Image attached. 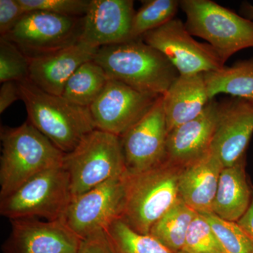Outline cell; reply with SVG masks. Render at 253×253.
<instances>
[{"label":"cell","mask_w":253,"mask_h":253,"mask_svg":"<svg viewBox=\"0 0 253 253\" xmlns=\"http://www.w3.org/2000/svg\"><path fill=\"white\" fill-rule=\"evenodd\" d=\"M94 61L103 68L109 80L159 96L166 94L179 76L162 53L141 38L101 46Z\"/></svg>","instance_id":"1"},{"label":"cell","mask_w":253,"mask_h":253,"mask_svg":"<svg viewBox=\"0 0 253 253\" xmlns=\"http://www.w3.org/2000/svg\"><path fill=\"white\" fill-rule=\"evenodd\" d=\"M0 199L33 176L63 167L64 153L29 121L16 127H1Z\"/></svg>","instance_id":"2"},{"label":"cell","mask_w":253,"mask_h":253,"mask_svg":"<svg viewBox=\"0 0 253 253\" xmlns=\"http://www.w3.org/2000/svg\"><path fill=\"white\" fill-rule=\"evenodd\" d=\"M18 84L28 121L64 154L73 151L96 129L89 108L46 92L30 81Z\"/></svg>","instance_id":"3"},{"label":"cell","mask_w":253,"mask_h":253,"mask_svg":"<svg viewBox=\"0 0 253 253\" xmlns=\"http://www.w3.org/2000/svg\"><path fill=\"white\" fill-rule=\"evenodd\" d=\"M181 169L166 161L145 172L126 174L121 219L136 232L149 234L153 226L180 199Z\"/></svg>","instance_id":"4"},{"label":"cell","mask_w":253,"mask_h":253,"mask_svg":"<svg viewBox=\"0 0 253 253\" xmlns=\"http://www.w3.org/2000/svg\"><path fill=\"white\" fill-rule=\"evenodd\" d=\"M63 168L69 176L73 197L126 174L120 136L95 129L77 147L65 154Z\"/></svg>","instance_id":"5"},{"label":"cell","mask_w":253,"mask_h":253,"mask_svg":"<svg viewBox=\"0 0 253 253\" xmlns=\"http://www.w3.org/2000/svg\"><path fill=\"white\" fill-rule=\"evenodd\" d=\"M190 34L208 42L225 63L241 50L253 48V22L211 0H181Z\"/></svg>","instance_id":"6"},{"label":"cell","mask_w":253,"mask_h":253,"mask_svg":"<svg viewBox=\"0 0 253 253\" xmlns=\"http://www.w3.org/2000/svg\"><path fill=\"white\" fill-rule=\"evenodd\" d=\"M72 198L67 172L63 167L54 168L33 176L0 199V214L10 221L36 217L61 220Z\"/></svg>","instance_id":"7"},{"label":"cell","mask_w":253,"mask_h":253,"mask_svg":"<svg viewBox=\"0 0 253 253\" xmlns=\"http://www.w3.org/2000/svg\"><path fill=\"white\" fill-rule=\"evenodd\" d=\"M83 17H66L45 12L29 11L3 38L11 41L29 59L51 54L77 43Z\"/></svg>","instance_id":"8"},{"label":"cell","mask_w":253,"mask_h":253,"mask_svg":"<svg viewBox=\"0 0 253 253\" xmlns=\"http://www.w3.org/2000/svg\"><path fill=\"white\" fill-rule=\"evenodd\" d=\"M141 39L162 53L179 76L211 72L225 66L212 46L196 41L179 18L148 32Z\"/></svg>","instance_id":"9"},{"label":"cell","mask_w":253,"mask_h":253,"mask_svg":"<svg viewBox=\"0 0 253 253\" xmlns=\"http://www.w3.org/2000/svg\"><path fill=\"white\" fill-rule=\"evenodd\" d=\"M126 176L111 179L73 197L61 220L81 239L107 229L122 215Z\"/></svg>","instance_id":"10"},{"label":"cell","mask_w":253,"mask_h":253,"mask_svg":"<svg viewBox=\"0 0 253 253\" xmlns=\"http://www.w3.org/2000/svg\"><path fill=\"white\" fill-rule=\"evenodd\" d=\"M160 96L109 80L89 108L95 128L121 137L149 112Z\"/></svg>","instance_id":"11"},{"label":"cell","mask_w":253,"mask_h":253,"mask_svg":"<svg viewBox=\"0 0 253 253\" xmlns=\"http://www.w3.org/2000/svg\"><path fill=\"white\" fill-rule=\"evenodd\" d=\"M168 135L161 96L149 112L120 137L127 174H139L165 162Z\"/></svg>","instance_id":"12"},{"label":"cell","mask_w":253,"mask_h":253,"mask_svg":"<svg viewBox=\"0 0 253 253\" xmlns=\"http://www.w3.org/2000/svg\"><path fill=\"white\" fill-rule=\"evenodd\" d=\"M3 253H77L81 239L62 220L37 218L11 220Z\"/></svg>","instance_id":"13"},{"label":"cell","mask_w":253,"mask_h":253,"mask_svg":"<svg viewBox=\"0 0 253 253\" xmlns=\"http://www.w3.org/2000/svg\"><path fill=\"white\" fill-rule=\"evenodd\" d=\"M253 134V102L233 97L219 103L211 151L224 168L245 157Z\"/></svg>","instance_id":"14"},{"label":"cell","mask_w":253,"mask_h":253,"mask_svg":"<svg viewBox=\"0 0 253 253\" xmlns=\"http://www.w3.org/2000/svg\"><path fill=\"white\" fill-rule=\"evenodd\" d=\"M134 4L132 0H90L80 41L97 49L129 41Z\"/></svg>","instance_id":"15"},{"label":"cell","mask_w":253,"mask_h":253,"mask_svg":"<svg viewBox=\"0 0 253 253\" xmlns=\"http://www.w3.org/2000/svg\"><path fill=\"white\" fill-rule=\"evenodd\" d=\"M219 102L212 99L204 112L168 133L166 161L182 168L208 154L217 125Z\"/></svg>","instance_id":"16"},{"label":"cell","mask_w":253,"mask_h":253,"mask_svg":"<svg viewBox=\"0 0 253 253\" xmlns=\"http://www.w3.org/2000/svg\"><path fill=\"white\" fill-rule=\"evenodd\" d=\"M97 48L81 41L51 54L29 59V81L49 94L61 96L73 73L94 59Z\"/></svg>","instance_id":"17"},{"label":"cell","mask_w":253,"mask_h":253,"mask_svg":"<svg viewBox=\"0 0 253 253\" xmlns=\"http://www.w3.org/2000/svg\"><path fill=\"white\" fill-rule=\"evenodd\" d=\"M224 166L214 153L209 151L181 169L179 197L199 214L212 212L219 176Z\"/></svg>","instance_id":"18"},{"label":"cell","mask_w":253,"mask_h":253,"mask_svg":"<svg viewBox=\"0 0 253 253\" xmlns=\"http://www.w3.org/2000/svg\"><path fill=\"white\" fill-rule=\"evenodd\" d=\"M163 97L168 133L199 117L211 101L204 73L178 76Z\"/></svg>","instance_id":"19"},{"label":"cell","mask_w":253,"mask_h":253,"mask_svg":"<svg viewBox=\"0 0 253 253\" xmlns=\"http://www.w3.org/2000/svg\"><path fill=\"white\" fill-rule=\"evenodd\" d=\"M252 196L244 157L234 166L221 170L212 212L224 220L237 222L249 209Z\"/></svg>","instance_id":"20"},{"label":"cell","mask_w":253,"mask_h":253,"mask_svg":"<svg viewBox=\"0 0 253 253\" xmlns=\"http://www.w3.org/2000/svg\"><path fill=\"white\" fill-rule=\"evenodd\" d=\"M204 76L210 99L226 94L253 102V58L204 73Z\"/></svg>","instance_id":"21"},{"label":"cell","mask_w":253,"mask_h":253,"mask_svg":"<svg viewBox=\"0 0 253 253\" xmlns=\"http://www.w3.org/2000/svg\"><path fill=\"white\" fill-rule=\"evenodd\" d=\"M104 70L94 59L83 63L68 79L61 96L73 104L89 108L109 81Z\"/></svg>","instance_id":"22"},{"label":"cell","mask_w":253,"mask_h":253,"mask_svg":"<svg viewBox=\"0 0 253 253\" xmlns=\"http://www.w3.org/2000/svg\"><path fill=\"white\" fill-rule=\"evenodd\" d=\"M181 199L153 226L149 234L173 253L184 249L191 221L197 215Z\"/></svg>","instance_id":"23"},{"label":"cell","mask_w":253,"mask_h":253,"mask_svg":"<svg viewBox=\"0 0 253 253\" xmlns=\"http://www.w3.org/2000/svg\"><path fill=\"white\" fill-rule=\"evenodd\" d=\"M105 231L115 253H173L152 236L136 232L121 219Z\"/></svg>","instance_id":"24"},{"label":"cell","mask_w":253,"mask_h":253,"mask_svg":"<svg viewBox=\"0 0 253 253\" xmlns=\"http://www.w3.org/2000/svg\"><path fill=\"white\" fill-rule=\"evenodd\" d=\"M179 8L180 1L177 0L142 1V6L133 17L129 40L140 39L148 32L174 19Z\"/></svg>","instance_id":"25"},{"label":"cell","mask_w":253,"mask_h":253,"mask_svg":"<svg viewBox=\"0 0 253 253\" xmlns=\"http://www.w3.org/2000/svg\"><path fill=\"white\" fill-rule=\"evenodd\" d=\"M207 219L225 253H253V244L237 222L224 220L214 213L201 214Z\"/></svg>","instance_id":"26"},{"label":"cell","mask_w":253,"mask_h":253,"mask_svg":"<svg viewBox=\"0 0 253 253\" xmlns=\"http://www.w3.org/2000/svg\"><path fill=\"white\" fill-rule=\"evenodd\" d=\"M29 81V59L16 44L0 38V82Z\"/></svg>","instance_id":"27"},{"label":"cell","mask_w":253,"mask_h":253,"mask_svg":"<svg viewBox=\"0 0 253 253\" xmlns=\"http://www.w3.org/2000/svg\"><path fill=\"white\" fill-rule=\"evenodd\" d=\"M185 253H225L207 219L198 213L190 224L184 249Z\"/></svg>","instance_id":"28"},{"label":"cell","mask_w":253,"mask_h":253,"mask_svg":"<svg viewBox=\"0 0 253 253\" xmlns=\"http://www.w3.org/2000/svg\"><path fill=\"white\" fill-rule=\"evenodd\" d=\"M26 12L45 11L66 17L85 16L90 0H18Z\"/></svg>","instance_id":"29"},{"label":"cell","mask_w":253,"mask_h":253,"mask_svg":"<svg viewBox=\"0 0 253 253\" xmlns=\"http://www.w3.org/2000/svg\"><path fill=\"white\" fill-rule=\"evenodd\" d=\"M18 0H0V38H4L26 14Z\"/></svg>","instance_id":"30"},{"label":"cell","mask_w":253,"mask_h":253,"mask_svg":"<svg viewBox=\"0 0 253 253\" xmlns=\"http://www.w3.org/2000/svg\"><path fill=\"white\" fill-rule=\"evenodd\" d=\"M77 253H115L106 231H96L81 239Z\"/></svg>","instance_id":"31"},{"label":"cell","mask_w":253,"mask_h":253,"mask_svg":"<svg viewBox=\"0 0 253 253\" xmlns=\"http://www.w3.org/2000/svg\"><path fill=\"white\" fill-rule=\"evenodd\" d=\"M21 99L20 87L16 82H5L0 88V113H3L15 101Z\"/></svg>","instance_id":"32"},{"label":"cell","mask_w":253,"mask_h":253,"mask_svg":"<svg viewBox=\"0 0 253 253\" xmlns=\"http://www.w3.org/2000/svg\"><path fill=\"white\" fill-rule=\"evenodd\" d=\"M237 223L240 227L247 234L253 244V192L252 200H251L249 209L242 217L237 221Z\"/></svg>","instance_id":"33"},{"label":"cell","mask_w":253,"mask_h":253,"mask_svg":"<svg viewBox=\"0 0 253 253\" xmlns=\"http://www.w3.org/2000/svg\"><path fill=\"white\" fill-rule=\"evenodd\" d=\"M240 11L242 16L253 22V4L248 1H244L241 5Z\"/></svg>","instance_id":"34"},{"label":"cell","mask_w":253,"mask_h":253,"mask_svg":"<svg viewBox=\"0 0 253 253\" xmlns=\"http://www.w3.org/2000/svg\"><path fill=\"white\" fill-rule=\"evenodd\" d=\"M184 253V252H179V253Z\"/></svg>","instance_id":"35"}]
</instances>
